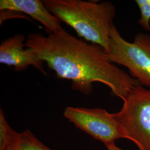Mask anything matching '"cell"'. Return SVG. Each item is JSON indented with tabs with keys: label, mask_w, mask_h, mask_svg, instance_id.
<instances>
[{
	"label": "cell",
	"mask_w": 150,
	"mask_h": 150,
	"mask_svg": "<svg viewBox=\"0 0 150 150\" xmlns=\"http://www.w3.org/2000/svg\"><path fill=\"white\" fill-rule=\"evenodd\" d=\"M108 57L113 64L126 67L143 86L150 87V36L139 33L132 42L125 40L113 25Z\"/></svg>",
	"instance_id": "3957f363"
},
{
	"label": "cell",
	"mask_w": 150,
	"mask_h": 150,
	"mask_svg": "<svg viewBox=\"0 0 150 150\" xmlns=\"http://www.w3.org/2000/svg\"><path fill=\"white\" fill-rule=\"evenodd\" d=\"M64 115L77 128L101 141L106 147L115 144L116 139H127L113 114L105 109L69 106L65 108Z\"/></svg>",
	"instance_id": "5b68a950"
},
{
	"label": "cell",
	"mask_w": 150,
	"mask_h": 150,
	"mask_svg": "<svg viewBox=\"0 0 150 150\" xmlns=\"http://www.w3.org/2000/svg\"><path fill=\"white\" fill-rule=\"evenodd\" d=\"M107 147V150H123L120 148H119L118 147H117L115 144H112V145H109L106 147Z\"/></svg>",
	"instance_id": "8fae6325"
},
{
	"label": "cell",
	"mask_w": 150,
	"mask_h": 150,
	"mask_svg": "<svg viewBox=\"0 0 150 150\" xmlns=\"http://www.w3.org/2000/svg\"><path fill=\"white\" fill-rule=\"evenodd\" d=\"M44 5L60 22L72 28L86 41L96 44L108 53L110 32L116 16L111 2L98 3L82 0H43Z\"/></svg>",
	"instance_id": "7a4b0ae2"
},
{
	"label": "cell",
	"mask_w": 150,
	"mask_h": 150,
	"mask_svg": "<svg viewBox=\"0 0 150 150\" xmlns=\"http://www.w3.org/2000/svg\"><path fill=\"white\" fill-rule=\"evenodd\" d=\"M113 114L127 139L139 150H150V89L135 86L123 100L121 109Z\"/></svg>",
	"instance_id": "277c9868"
},
{
	"label": "cell",
	"mask_w": 150,
	"mask_h": 150,
	"mask_svg": "<svg viewBox=\"0 0 150 150\" xmlns=\"http://www.w3.org/2000/svg\"><path fill=\"white\" fill-rule=\"evenodd\" d=\"M25 46L33 50L59 79L72 81V90L88 95L93 83L105 85L122 101L135 86L141 85L126 72L113 64L101 46L88 43L65 30L27 36Z\"/></svg>",
	"instance_id": "6da1fadb"
},
{
	"label": "cell",
	"mask_w": 150,
	"mask_h": 150,
	"mask_svg": "<svg viewBox=\"0 0 150 150\" xmlns=\"http://www.w3.org/2000/svg\"><path fill=\"white\" fill-rule=\"evenodd\" d=\"M26 38L22 34L4 40L0 45V63L14 66L16 71L26 70L30 66L35 67L45 75L44 61L31 48L24 50L23 44Z\"/></svg>",
	"instance_id": "8992f818"
},
{
	"label": "cell",
	"mask_w": 150,
	"mask_h": 150,
	"mask_svg": "<svg viewBox=\"0 0 150 150\" xmlns=\"http://www.w3.org/2000/svg\"><path fill=\"white\" fill-rule=\"evenodd\" d=\"M140 11L139 26L147 32L150 31V0H136Z\"/></svg>",
	"instance_id": "30bf717a"
},
{
	"label": "cell",
	"mask_w": 150,
	"mask_h": 150,
	"mask_svg": "<svg viewBox=\"0 0 150 150\" xmlns=\"http://www.w3.org/2000/svg\"><path fill=\"white\" fill-rule=\"evenodd\" d=\"M7 150H53L43 144L29 130L18 133Z\"/></svg>",
	"instance_id": "ba28073f"
},
{
	"label": "cell",
	"mask_w": 150,
	"mask_h": 150,
	"mask_svg": "<svg viewBox=\"0 0 150 150\" xmlns=\"http://www.w3.org/2000/svg\"><path fill=\"white\" fill-rule=\"evenodd\" d=\"M10 10L24 13L40 22L48 33L62 32L60 21L40 0H1L0 11Z\"/></svg>",
	"instance_id": "52a82bcc"
},
{
	"label": "cell",
	"mask_w": 150,
	"mask_h": 150,
	"mask_svg": "<svg viewBox=\"0 0 150 150\" xmlns=\"http://www.w3.org/2000/svg\"><path fill=\"white\" fill-rule=\"evenodd\" d=\"M18 132L9 125L3 112L0 109V150H7L16 139Z\"/></svg>",
	"instance_id": "9c48e42d"
}]
</instances>
